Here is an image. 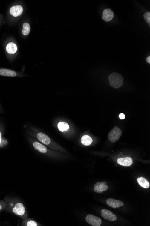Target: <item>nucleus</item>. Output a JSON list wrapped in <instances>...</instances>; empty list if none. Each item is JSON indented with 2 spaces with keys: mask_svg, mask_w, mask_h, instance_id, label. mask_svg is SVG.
<instances>
[{
  "mask_svg": "<svg viewBox=\"0 0 150 226\" xmlns=\"http://www.w3.org/2000/svg\"><path fill=\"white\" fill-rule=\"evenodd\" d=\"M7 207V203H6L4 200H0V212H1L3 211H5Z\"/></svg>",
  "mask_w": 150,
  "mask_h": 226,
  "instance_id": "20",
  "label": "nucleus"
},
{
  "mask_svg": "<svg viewBox=\"0 0 150 226\" xmlns=\"http://www.w3.org/2000/svg\"><path fill=\"white\" fill-rule=\"evenodd\" d=\"M114 17V13L110 9H106L103 11L102 14V19L108 22L111 21Z\"/></svg>",
  "mask_w": 150,
  "mask_h": 226,
  "instance_id": "11",
  "label": "nucleus"
},
{
  "mask_svg": "<svg viewBox=\"0 0 150 226\" xmlns=\"http://www.w3.org/2000/svg\"><path fill=\"white\" fill-rule=\"evenodd\" d=\"M121 134L122 131L120 128L115 126L109 133L108 138L111 142L115 143L118 140Z\"/></svg>",
  "mask_w": 150,
  "mask_h": 226,
  "instance_id": "3",
  "label": "nucleus"
},
{
  "mask_svg": "<svg viewBox=\"0 0 150 226\" xmlns=\"http://www.w3.org/2000/svg\"><path fill=\"white\" fill-rule=\"evenodd\" d=\"M4 200L7 203V207L5 211L17 215L23 219L28 217V212L25 207L19 199L7 197Z\"/></svg>",
  "mask_w": 150,
  "mask_h": 226,
  "instance_id": "1",
  "label": "nucleus"
},
{
  "mask_svg": "<svg viewBox=\"0 0 150 226\" xmlns=\"http://www.w3.org/2000/svg\"><path fill=\"white\" fill-rule=\"evenodd\" d=\"M22 226H41L37 221H35L33 219L30 218H26L25 219H23V222L22 223Z\"/></svg>",
  "mask_w": 150,
  "mask_h": 226,
  "instance_id": "14",
  "label": "nucleus"
},
{
  "mask_svg": "<svg viewBox=\"0 0 150 226\" xmlns=\"http://www.w3.org/2000/svg\"><path fill=\"white\" fill-rule=\"evenodd\" d=\"M146 61L148 63H150V56H148L146 58Z\"/></svg>",
  "mask_w": 150,
  "mask_h": 226,
  "instance_id": "24",
  "label": "nucleus"
},
{
  "mask_svg": "<svg viewBox=\"0 0 150 226\" xmlns=\"http://www.w3.org/2000/svg\"><path fill=\"white\" fill-rule=\"evenodd\" d=\"M108 186L107 185L106 182H98L95 184L94 190V191L97 193H102L103 191L108 190Z\"/></svg>",
  "mask_w": 150,
  "mask_h": 226,
  "instance_id": "6",
  "label": "nucleus"
},
{
  "mask_svg": "<svg viewBox=\"0 0 150 226\" xmlns=\"http://www.w3.org/2000/svg\"><path fill=\"white\" fill-rule=\"evenodd\" d=\"M33 145L34 149L38 152L42 154H45L47 153V149L45 146L42 144L40 143L37 141L34 142L33 143Z\"/></svg>",
  "mask_w": 150,
  "mask_h": 226,
  "instance_id": "12",
  "label": "nucleus"
},
{
  "mask_svg": "<svg viewBox=\"0 0 150 226\" xmlns=\"http://www.w3.org/2000/svg\"><path fill=\"white\" fill-rule=\"evenodd\" d=\"M6 50L8 53L14 54L17 51V47L16 45L13 42H10L7 45Z\"/></svg>",
  "mask_w": 150,
  "mask_h": 226,
  "instance_id": "15",
  "label": "nucleus"
},
{
  "mask_svg": "<svg viewBox=\"0 0 150 226\" xmlns=\"http://www.w3.org/2000/svg\"><path fill=\"white\" fill-rule=\"evenodd\" d=\"M144 18L146 21L150 26V12H147L144 14Z\"/></svg>",
  "mask_w": 150,
  "mask_h": 226,
  "instance_id": "21",
  "label": "nucleus"
},
{
  "mask_svg": "<svg viewBox=\"0 0 150 226\" xmlns=\"http://www.w3.org/2000/svg\"><path fill=\"white\" fill-rule=\"evenodd\" d=\"M117 163L120 165L129 167L133 164V159L130 157L120 158L117 160Z\"/></svg>",
  "mask_w": 150,
  "mask_h": 226,
  "instance_id": "10",
  "label": "nucleus"
},
{
  "mask_svg": "<svg viewBox=\"0 0 150 226\" xmlns=\"http://www.w3.org/2000/svg\"><path fill=\"white\" fill-rule=\"evenodd\" d=\"M137 182L140 186L145 189H148L150 187V183L144 177H139L137 179Z\"/></svg>",
  "mask_w": 150,
  "mask_h": 226,
  "instance_id": "16",
  "label": "nucleus"
},
{
  "mask_svg": "<svg viewBox=\"0 0 150 226\" xmlns=\"http://www.w3.org/2000/svg\"><path fill=\"white\" fill-rule=\"evenodd\" d=\"M81 142L85 146H89L93 142V140L91 136L88 135H84L81 139Z\"/></svg>",
  "mask_w": 150,
  "mask_h": 226,
  "instance_id": "17",
  "label": "nucleus"
},
{
  "mask_svg": "<svg viewBox=\"0 0 150 226\" xmlns=\"http://www.w3.org/2000/svg\"><path fill=\"white\" fill-rule=\"evenodd\" d=\"M0 75L5 77H15L17 75L16 71L7 69H0Z\"/></svg>",
  "mask_w": 150,
  "mask_h": 226,
  "instance_id": "13",
  "label": "nucleus"
},
{
  "mask_svg": "<svg viewBox=\"0 0 150 226\" xmlns=\"http://www.w3.org/2000/svg\"><path fill=\"white\" fill-rule=\"evenodd\" d=\"M108 79L110 85L114 88H119L123 85L124 79L119 74L112 73L109 76Z\"/></svg>",
  "mask_w": 150,
  "mask_h": 226,
  "instance_id": "2",
  "label": "nucleus"
},
{
  "mask_svg": "<svg viewBox=\"0 0 150 226\" xmlns=\"http://www.w3.org/2000/svg\"><path fill=\"white\" fill-rule=\"evenodd\" d=\"M31 31V27L30 25L27 23H25L23 25V29L22 33L25 36L29 35Z\"/></svg>",
  "mask_w": 150,
  "mask_h": 226,
  "instance_id": "19",
  "label": "nucleus"
},
{
  "mask_svg": "<svg viewBox=\"0 0 150 226\" xmlns=\"http://www.w3.org/2000/svg\"><path fill=\"white\" fill-rule=\"evenodd\" d=\"M24 9L21 5H16L10 8V13L14 17H18L22 15Z\"/></svg>",
  "mask_w": 150,
  "mask_h": 226,
  "instance_id": "7",
  "label": "nucleus"
},
{
  "mask_svg": "<svg viewBox=\"0 0 150 226\" xmlns=\"http://www.w3.org/2000/svg\"><path fill=\"white\" fill-rule=\"evenodd\" d=\"M36 137L41 142L45 145H49L51 143V140L50 137L43 133H38L36 134Z\"/></svg>",
  "mask_w": 150,
  "mask_h": 226,
  "instance_id": "9",
  "label": "nucleus"
},
{
  "mask_svg": "<svg viewBox=\"0 0 150 226\" xmlns=\"http://www.w3.org/2000/svg\"><path fill=\"white\" fill-rule=\"evenodd\" d=\"M102 217L107 220L114 221L117 220V216L112 212L107 209H102L101 212Z\"/></svg>",
  "mask_w": 150,
  "mask_h": 226,
  "instance_id": "5",
  "label": "nucleus"
},
{
  "mask_svg": "<svg viewBox=\"0 0 150 226\" xmlns=\"http://www.w3.org/2000/svg\"><path fill=\"white\" fill-rule=\"evenodd\" d=\"M85 220L87 223L91 226H100L101 225V219L92 214L87 215L85 218Z\"/></svg>",
  "mask_w": 150,
  "mask_h": 226,
  "instance_id": "4",
  "label": "nucleus"
},
{
  "mask_svg": "<svg viewBox=\"0 0 150 226\" xmlns=\"http://www.w3.org/2000/svg\"><path fill=\"white\" fill-rule=\"evenodd\" d=\"M58 128L60 131H66L69 129V125L65 122H60L58 123Z\"/></svg>",
  "mask_w": 150,
  "mask_h": 226,
  "instance_id": "18",
  "label": "nucleus"
},
{
  "mask_svg": "<svg viewBox=\"0 0 150 226\" xmlns=\"http://www.w3.org/2000/svg\"><path fill=\"white\" fill-rule=\"evenodd\" d=\"M119 118H120V119H121V120H123V119H124L125 118V114L123 113H120V114L119 115Z\"/></svg>",
  "mask_w": 150,
  "mask_h": 226,
  "instance_id": "23",
  "label": "nucleus"
},
{
  "mask_svg": "<svg viewBox=\"0 0 150 226\" xmlns=\"http://www.w3.org/2000/svg\"><path fill=\"white\" fill-rule=\"evenodd\" d=\"M107 203L110 207L113 209L119 208L124 205V203L121 201L116 200L112 198L108 199L107 200Z\"/></svg>",
  "mask_w": 150,
  "mask_h": 226,
  "instance_id": "8",
  "label": "nucleus"
},
{
  "mask_svg": "<svg viewBox=\"0 0 150 226\" xmlns=\"http://www.w3.org/2000/svg\"><path fill=\"white\" fill-rule=\"evenodd\" d=\"M2 142V130L0 128V146L1 145Z\"/></svg>",
  "mask_w": 150,
  "mask_h": 226,
  "instance_id": "22",
  "label": "nucleus"
}]
</instances>
